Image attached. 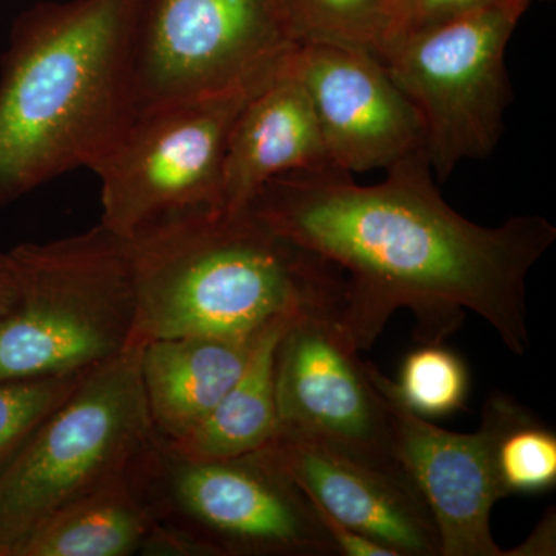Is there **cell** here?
I'll list each match as a JSON object with an SVG mask.
<instances>
[{"label":"cell","instance_id":"21","mask_svg":"<svg viewBox=\"0 0 556 556\" xmlns=\"http://www.w3.org/2000/svg\"><path fill=\"white\" fill-rule=\"evenodd\" d=\"M507 495L547 492L556 484V437L535 415L511 428L497 448Z\"/></svg>","mask_w":556,"mask_h":556},{"label":"cell","instance_id":"10","mask_svg":"<svg viewBox=\"0 0 556 556\" xmlns=\"http://www.w3.org/2000/svg\"><path fill=\"white\" fill-rule=\"evenodd\" d=\"M367 368L386 404L394 459L426 501L441 556H507L490 530L493 507L508 497L497 471V448L533 413L510 394L493 391L479 430L455 433L415 415L397 397L393 380L371 362Z\"/></svg>","mask_w":556,"mask_h":556},{"label":"cell","instance_id":"26","mask_svg":"<svg viewBox=\"0 0 556 556\" xmlns=\"http://www.w3.org/2000/svg\"><path fill=\"white\" fill-rule=\"evenodd\" d=\"M525 9H529L530 3L535 2V0H518Z\"/></svg>","mask_w":556,"mask_h":556},{"label":"cell","instance_id":"22","mask_svg":"<svg viewBox=\"0 0 556 556\" xmlns=\"http://www.w3.org/2000/svg\"><path fill=\"white\" fill-rule=\"evenodd\" d=\"M497 2L501 0H401L394 42L405 36L430 30L447 22L489 9Z\"/></svg>","mask_w":556,"mask_h":556},{"label":"cell","instance_id":"7","mask_svg":"<svg viewBox=\"0 0 556 556\" xmlns=\"http://www.w3.org/2000/svg\"><path fill=\"white\" fill-rule=\"evenodd\" d=\"M295 47L280 0H134V116L265 86Z\"/></svg>","mask_w":556,"mask_h":556},{"label":"cell","instance_id":"19","mask_svg":"<svg viewBox=\"0 0 556 556\" xmlns=\"http://www.w3.org/2000/svg\"><path fill=\"white\" fill-rule=\"evenodd\" d=\"M393 388L415 415L444 417L466 408L470 375L466 362L444 343H427L404 358Z\"/></svg>","mask_w":556,"mask_h":556},{"label":"cell","instance_id":"18","mask_svg":"<svg viewBox=\"0 0 556 556\" xmlns=\"http://www.w3.org/2000/svg\"><path fill=\"white\" fill-rule=\"evenodd\" d=\"M295 46L328 43L382 61L396 38L401 0H280Z\"/></svg>","mask_w":556,"mask_h":556},{"label":"cell","instance_id":"4","mask_svg":"<svg viewBox=\"0 0 556 556\" xmlns=\"http://www.w3.org/2000/svg\"><path fill=\"white\" fill-rule=\"evenodd\" d=\"M131 481L153 522L146 554L339 555L309 501L262 450L197 460L156 439Z\"/></svg>","mask_w":556,"mask_h":556},{"label":"cell","instance_id":"17","mask_svg":"<svg viewBox=\"0 0 556 556\" xmlns=\"http://www.w3.org/2000/svg\"><path fill=\"white\" fill-rule=\"evenodd\" d=\"M152 530L130 473L54 511L11 556H127L144 551Z\"/></svg>","mask_w":556,"mask_h":556},{"label":"cell","instance_id":"14","mask_svg":"<svg viewBox=\"0 0 556 556\" xmlns=\"http://www.w3.org/2000/svg\"><path fill=\"white\" fill-rule=\"evenodd\" d=\"M325 170L338 169L329 160L308 94L281 65L249 98L230 130L223 211H244L266 182L281 175Z\"/></svg>","mask_w":556,"mask_h":556},{"label":"cell","instance_id":"1","mask_svg":"<svg viewBox=\"0 0 556 556\" xmlns=\"http://www.w3.org/2000/svg\"><path fill=\"white\" fill-rule=\"evenodd\" d=\"M433 177L419 150L388 167L378 185H357L340 170L281 175L248 208L343 270L339 327L358 353L371 350L399 309L412 313L420 345L444 343L470 311L511 354L525 356L527 277L555 243V226L540 215L497 228L468 222Z\"/></svg>","mask_w":556,"mask_h":556},{"label":"cell","instance_id":"20","mask_svg":"<svg viewBox=\"0 0 556 556\" xmlns=\"http://www.w3.org/2000/svg\"><path fill=\"white\" fill-rule=\"evenodd\" d=\"M87 372L0 382V468L24 447L40 424L76 390Z\"/></svg>","mask_w":556,"mask_h":556},{"label":"cell","instance_id":"15","mask_svg":"<svg viewBox=\"0 0 556 556\" xmlns=\"http://www.w3.org/2000/svg\"><path fill=\"white\" fill-rule=\"evenodd\" d=\"M265 329L251 336H181L141 343L142 391L160 441H178L199 426L243 375Z\"/></svg>","mask_w":556,"mask_h":556},{"label":"cell","instance_id":"5","mask_svg":"<svg viewBox=\"0 0 556 556\" xmlns=\"http://www.w3.org/2000/svg\"><path fill=\"white\" fill-rule=\"evenodd\" d=\"M20 295L0 317V382L90 371L134 343L129 240L101 223L11 251Z\"/></svg>","mask_w":556,"mask_h":556},{"label":"cell","instance_id":"6","mask_svg":"<svg viewBox=\"0 0 556 556\" xmlns=\"http://www.w3.org/2000/svg\"><path fill=\"white\" fill-rule=\"evenodd\" d=\"M139 356L131 343L90 369L0 468V556L61 507L129 477L155 444Z\"/></svg>","mask_w":556,"mask_h":556},{"label":"cell","instance_id":"16","mask_svg":"<svg viewBox=\"0 0 556 556\" xmlns=\"http://www.w3.org/2000/svg\"><path fill=\"white\" fill-rule=\"evenodd\" d=\"M295 318L274 321L263 332L240 379L186 437L163 442L188 459H229L251 455L276 437V353L285 329Z\"/></svg>","mask_w":556,"mask_h":556},{"label":"cell","instance_id":"25","mask_svg":"<svg viewBox=\"0 0 556 556\" xmlns=\"http://www.w3.org/2000/svg\"><path fill=\"white\" fill-rule=\"evenodd\" d=\"M20 268L13 254H0V317L9 313L20 295Z\"/></svg>","mask_w":556,"mask_h":556},{"label":"cell","instance_id":"13","mask_svg":"<svg viewBox=\"0 0 556 556\" xmlns=\"http://www.w3.org/2000/svg\"><path fill=\"white\" fill-rule=\"evenodd\" d=\"M309 501L397 556H441L434 519L404 471L300 434L260 448Z\"/></svg>","mask_w":556,"mask_h":556},{"label":"cell","instance_id":"24","mask_svg":"<svg viewBox=\"0 0 556 556\" xmlns=\"http://www.w3.org/2000/svg\"><path fill=\"white\" fill-rule=\"evenodd\" d=\"M555 555V515L547 514L522 546L507 551V556Z\"/></svg>","mask_w":556,"mask_h":556},{"label":"cell","instance_id":"3","mask_svg":"<svg viewBox=\"0 0 556 556\" xmlns=\"http://www.w3.org/2000/svg\"><path fill=\"white\" fill-rule=\"evenodd\" d=\"M127 240L137 302L134 343L251 336L281 318L342 316L343 270L249 208L178 212Z\"/></svg>","mask_w":556,"mask_h":556},{"label":"cell","instance_id":"9","mask_svg":"<svg viewBox=\"0 0 556 556\" xmlns=\"http://www.w3.org/2000/svg\"><path fill=\"white\" fill-rule=\"evenodd\" d=\"M262 87L174 102L135 115L90 167L101 181V225L129 239L166 215L223 211L229 134L241 109Z\"/></svg>","mask_w":556,"mask_h":556},{"label":"cell","instance_id":"23","mask_svg":"<svg viewBox=\"0 0 556 556\" xmlns=\"http://www.w3.org/2000/svg\"><path fill=\"white\" fill-rule=\"evenodd\" d=\"M308 500V497H306ZM309 501V500H308ZM311 507L316 511L318 521L324 526L325 532L331 538L339 555L345 556H397L396 552L390 547L383 546L379 541L372 540L357 530L351 529L332 518L324 508L318 507L313 501H309Z\"/></svg>","mask_w":556,"mask_h":556},{"label":"cell","instance_id":"11","mask_svg":"<svg viewBox=\"0 0 556 556\" xmlns=\"http://www.w3.org/2000/svg\"><path fill=\"white\" fill-rule=\"evenodd\" d=\"M276 399L277 431L402 471L382 394L334 318L300 317L285 329L276 353Z\"/></svg>","mask_w":556,"mask_h":556},{"label":"cell","instance_id":"8","mask_svg":"<svg viewBox=\"0 0 556 556\" xmlns=\"http://www.w3.org/2000/svg\"><path fill=\"white\" fill-rule=\"evenodd\" d=\"M526 11L518 0H501L399 39L380 61L419 113L427 159L441 181L500 142L511 100L506 50Z\"/></svg>","mask_w":556,"mask_h":556},{"label":"cell","instance_id":"12","mask_svg":"<svg viewBox=\"0 0 556 556\" xmlns=\"http://www.w3.org/2000/svg\"><path fill=\"white\" fill-rule=\"evenodd\" d=\"M283 67L308 94L336 169L387 170L426 150L415 105L368 51L305 43L288 54Z\"/></svg>","mask_w":556,"mask_h":556},{"label":"cell","instance_id":"2","mask_svg":"<svg viewBox=\"0 0 556 556\" xmlns=\"http://www.w3.org/2000/svg\"><path fill=\"white\" fill-rule=\"evenodd\" d=\"M134 0H46L0 56V208L90 169L134 119Z\"/></svg>","mask_w":556,"mask_h":556}]
</instances>
